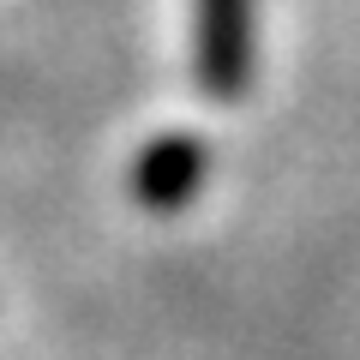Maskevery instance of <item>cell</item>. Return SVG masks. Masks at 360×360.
Listing matches in <instances>:
<instances>
[{
    "mask_svg": "<svg viewBox=\"0 0 360 360\" xmlns=\"http://www.w3.org/2000/svg\"><path fill=\"white\" fill-rule=\"evenodd\" d=\"M210 25H205V66L210 84L234 90V66H246V0H205Z\"/></svg>",
    "mask_w": 360,
    "mask_h": 360,
    "instance_id": "6da1fadb",
    "label": "cell"
}]
</instances>
